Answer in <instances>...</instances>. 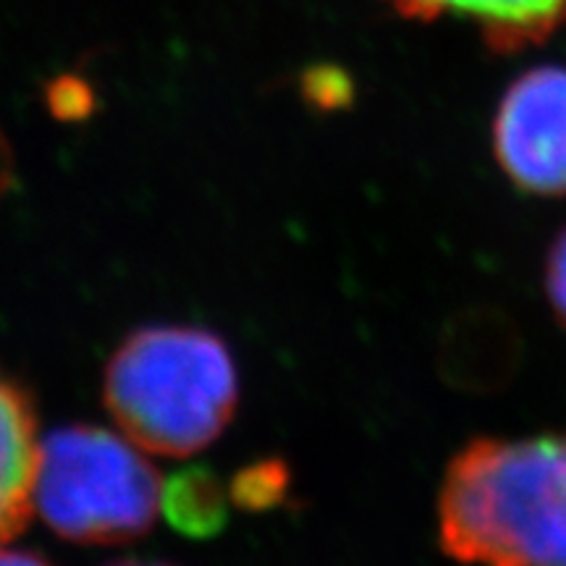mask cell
I'll return each mask as SVG.
<instances>
[{"label": "cell", "instance_id": "cell-6", "mask_svg": "<svg viewBox=\"0 0 566 566\" xmlns=\"http://www.w3.org/2000/svg\"><path fill=\"white\" fill-rule=\"evenodd\" d=\"M520 354V334L504 313L467 310L446 325L438 357L443 380L459 391L488 394L514 378Z\"/></svg>", "mask_w": 566, "mask_h": 566}, {"label": "cell", "instance_id": "cell-2", "mask_svg": "<svg viewBox=\"0 0 566 566\" xmlns=\"http://www.w3.org/2000/svg\"><path fill=\"white\" fill-rule=\"evenodd\" d=\"M103 396L137 449L184 459L229 428L239 370L229 344L208 328L145 325L113 352Z\"/></svg>", "mask_w": 566, "mask_h": 566}, {"label": "cell", "instance_id": "cell-7", "mask_svg": "<svg viewBox=\"0 0 566 566\" xmlns=\"http://www.w3.org/2000/svg\"><path fill=\"white\" fill-rule=\"evenodd\" d=\"M38 464V417L30 394L0 375V546L30 525Z\"/></svg>", "mask_w": 566, "mask_h": 566}, {"label": "cell", "instance_id": "cell-9", "mask_svg": "<svg viewBox=\"0 0 566 566\" xmlns=\"http://www.w3.org/2000/svg\"><path fill=\"white\" fill-rule=\"evenodd\" d=\"M231 499L244 509H271L281 504L289 491V470L281 462H260L247 467L231 483Z\"/></svg>", "mask_w": 566, "mask_h": 566}, {"label": "cell", "instance_id": "cell-12", "mask_svg": "<svg viewBox=\"0 0 566 566\" xmlns=\"http://www.w3.org/2000/svg\"><path fill=\"white\" fill-rule=\"evenodd\" d=\"M108 566H168V564H150V562H116Z\"/></svg>", "mask_w": 566, "mask_h": 566}, {"label": "cell", "instance_id": "cell-4", "mask_svg": "<svg viewBox=\"0 0 566 566\" xmlns=\"http://www.w3.org/2000/svg\"><path fill=\"white\" fill-rule=\"evenodd\" d=\"M501 174L533 197H566V66L522 71L509 84L491 124Z\"/></svg>", "mask_w": 566, "mask_h": 566}, {"label": "cell", "instance_id": "cell-5", "mask_svg": "<svg viewBox=\"0 0 566 566\" xmlns=\"http://www.w3.org/2000/svg\"><path fill=\"white\" fill-rule=\"evenodd\" d=\"M401 19H457L475 27L485 48L512 55L543 45L566 27V0H384Z\"/></svg>", "mask_w": 566, "mask_h": 566}, {"label": "cell", "instance_id": "cell-10", "mask_svg": "<svg viewBox=\"0 0 566 566\" xmlns=\"http://www.w3.org/2000/svg\"><path fill=\"white\" fill-rule=\"evenodd\" d=\"M543 289H546L551 313L566 331V226L548 244L546 265H543Z\"/></svg>", "mask_w": 566, "mask_h": 566}, {"label": "cell", "instance_id": "cell-8", "mask_svg": "<svg viewBox=\"0 0 566 566\" xmlns=\"http://www.w3.org/2000/svg\"><path fill=\"white\" fill-rule=\"evenodd\" d=\"M160 509L179 533L212 537L229 522L231 491L205 467H187L163 485Z\"/></svg>", "mask_w": 566, "mask_h": 566}, {"label": "cell", "instance_id": "cell-1", "mask_svg": "<svg viewBox=\"0 0 566 566\" xmlns=\"http://www.w3.org/2000/svg\"><path fill=\"white\" fill-rule=\"evenodd\" d=\"M436 514L438 546L464 566H566V433L470 438Z\"/></svg>", "mask_w": 566, "mask_h": 566}, {"label": "cell", "instance_id": "cell-11", "mask_svg": "<svg viewBox=\"0 0 566 566\" xmlns=\"http://www.w3.org/2000/svg\"><path fill=\"white\" fill-rule=\"evenodd\" d=\"M0 566H53L45 556L32 554V551L0 548Z\"/></svg>", "mask_w": 566, "mask_h": 566}, {"label": "cell", "instance_id": "cell-3", "mask_svg": "<svg viewBox=\"0 0 566 566\" xmlns=\"http://www.w3.org/2000/svg\"><path fill=\"white\" fill-rule=\"evenodd\" d=\"M158 470L95 424H66L40 441L34 506L45 525L80 546H122L150 533L160 512Z\"/></svg>", "mask_w": 566, "mask_h": 566}]
</instances>
